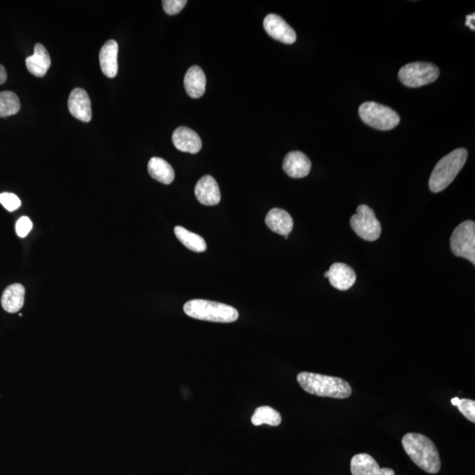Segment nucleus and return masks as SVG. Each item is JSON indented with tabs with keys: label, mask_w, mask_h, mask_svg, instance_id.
Listing matches in <instances>:
<instances>
[{
	"label": "nucleus",
	"mask_w": 475,
	"mask_h": 475,
	"mask_svg": "<svg viewBox=\"0 0 475 475\" xmlns=\"http://www.w3.org/2000/svg\"><path fill=\"white\" fill-rule=\"evenodd\" d=\"M360 118L365 124L378 131H390L398 126L400 118L391 107L373 102L363 103L359 107Z\"/></svg>",
	"instance_id": "5"
},
{
	"label": "nucleus",
	"mask_w": 475,
	"mask_h": 475,
	"mask_svg": "<svg viewBox=\"0 0 475 475\" xmlns=\"http://www.w3.org/2000/svg\"><path fill=\"white\" fill-rule=\"evenodd\" d=\"M328 272L329 283L339 291H347L356 283V272L353 269L344 263H333Z\"/></svg>",
	"instance_id": "15"
},
{
	"label": "nucleus",
	"mask_w": 475,
	"mask_h": 475,
	"mask_svg": "<svg viewBox=\"0 0 475 475\" xmlns=\"http://www.w3.org/2000/svg\"><path fill=\"white\" fill-rule=\"evenodd\" d=\"M33 223L28 217H21L16 223V233L18 237L25 238L31 233Z\"/></svg>",
	"instance_id": "28"
},
{
	"label": "nucleus",
	"mask_w": 475,
	"mask_h": 475,
	"mask_svg": "<svg viewBox=\"0 0 475 475\" xmlns=\"http://www.w3.org/2000/svg\"><path fill=\"white\" fill-rule=\"evenodd\" d=\"M186 0H164L162 1L163 9L169 16H176L186 6Z\"/></svg>",
	"instance_id": "27"
},
{
	"label": "nucleus",
	"mask_w": 475,
	"mask_h": 475,
	"mask_svg": "<svg viewBox=\"0 0 475 475\" xmlns=\"http://www.w3.org/2000/svg\"><path fill=\"white\" fill-rule=\"evenodd\" d=\"M25 288L21 284L9 285L3 292L1 305L7 313L16 314L24 305Z\"/></svg>",
	"instance_id": "20"
},
{
	"label": "nucleus",
	"mask_w": 475,
	"mask_h": 475,
	"mask_svg": "<svg viewBox=\"0 0 475 475\" xmlns=\"http://www.w3.org/2000/svg\"><path fill=\"white\" fill-rule=\"evenodd\" d=\"M352 475H395L391 469H380L372 456L360 454L354 456L351 462Z\"/></svg>",
	"instance_id": "13"
},
{
	"label": "nucleus",
	"mask_w": 475,
	"mask_h": 475,
	"mask_svg": "<svg viewBox=\"0 0 475 475\" xmlns=\"http://www.w3.org/2000/svg\"><path fill=\"white\" fill-rule=\"evenodd\" d=\"M265 31L273 39L285 44H293L296 42L297 35L294 29L287 21L277 14H270L263 21Z\"/></svg>",
	"instance_id": "9"
},
{
	"label": "nucleus",
	"mask_w": 475,
	"mask_h": 475,
	"mask_svg": "<svg viewBox=\"0 0 475 475\" xmlns=\"http://www.w3.org/2000/svg\"><path fill=\"white\" fill-rule=\"evenodd\" d=\"M7 80L6 70L2 65H0V85L5 84Z\"/></svg>",
	"instance_id": "30"
},
{
	"label": "nucleus",
	"mask_w": 475,
	"mask_h": 475,
	"mask_svg": "<svg viewBox=\"0 0 475 475\" xmlns=\"http://www.w3.org/2000/svg\"><path fill=\"white\" fill-rule=\"evenodd\" d=\"M404 450L415 465L425 472L437 474L441 469L439 451L433 442L418 433H408L402 441Z\"/></svg>",
	"instance_id": "1"
},
{
	"label": "nucleus",
	"mask_w": 475,
	"mask_h": 475,
	"mask_svg": "<svg viewBox=\"0 0 475 475\" xmlns=\"http://www.w3.org/2000/svg\"><path fill=\"white\" fill-rule=\"evenodd\" d=\"M184 87L191 98H200L206 92V76L198 65L189 68L184 78Z\"/></svg>",
	"instance_id": "19"
},
{
	"label": "nucleus",
	"mask_w": 475,
	"mask_h": 475,
	"mask_svg": "<svg viewBox=\"0 0 475 475\" xmlns=\"http://www.w3.org/2000/svg\"><path fill=\"white\" fill-rule=\"evenodd\" d=\"M266 225L274 233L283 236H289L293 229V220L287 210L274 208L267 214Z\"/></svg>",
	"instance_id": "17"
},
{
	"label": "nucleus",
	"mask_w": 475,
	"mask_h": 475,
	"mask_svg": "<svg viewBox=\"0 0 475 475\" xmlns=\"http://www.w3.org/2000/svg\"><path fill=\"white\" fill-rule=\"evenodd\" d=\"M467 157L469 153L465 148H459L442 158L429 178L430 191L439 193L447 188L465 166Z\"/></svg>",
	"instance_id": "3"
},
{
	"label": "nucleus",
	"mask_w": 475,
	"mask_h": 475,
	"mask_svg": "<svg viewBox=\"0 0 475 475\" xmlns=\"http://www.w3.org/2000/svg\"><path fill=\"white\" fill-rule=\"evenodd\" d=\"M172 140L176 149L183 153L198 154L202 148V140L198 133L184 126L174 132Z\"/></svg>",
	"instance_id": "12"
},
{
	"label": "nucleus",
	"mask_w": 475,
	"mask_h": 475,
	"mask_svg": "<svg viewBox=\"0 0 475 475\" xmlns=\"http://www.w3.org/2000/svg\"><path fill=\"white\" fill-rule=\"evenodd\" d=\"M452 253L459 257L469 260L475 265V224L467 220L461 223L452 233L451 238Z\"/></svg>",
	"instance_id": "7"
},
{
	"label": "nucleus",
	"mask_w": 475,
	"mask_h": 475,
	"mask_svg": "<svg viewBox=\"0 0 475 475\" xmlns=\"http://www.w3.org/2000/svg\"><path fill=\"white\" fill-rule=\"evenodd\" d=\"M183 310L188 316L201 321L230 323L239 318V311L235 307L206 299L189 300Z\"/></svg>",
	"instance_id": "4"
},
{
	"label": "nucleus",
	"mask_w": 475,
	"mask_h": 475,
	"mask_svg": "<svg viewBox=\"0 0 475 475\" xmlns=\"http://www.w3.org/2000/svg\"><path fill=\"white\" fill-rule=\"evenodd\" d=\"M459 400L460 399H459L458 397H455V398L452 399L451 402H452V405L457 406L459 402Z\"/></svg>",
	"instance_id": "31"
},
{
	"label": "nucleus",
	"mask_w": 475,
	"mask_h": 475,
	"mask_svg": "<svg viewBox=\"0 0 475 475\" xmlns=\"http://www.w3.org/2000/svg\"><path fill=\"white\" fill-rule=\"evenodd\" d=\"M475 14H470V16L466 17V26L469 27L472 31H475Z\"/></svg>",
	"instance_id": "29"
},
{
	"label": "nucleus",
	"mask_w": 475,
	"mask_h": 475,
	"mask_svg": "<svg viewBox=\"0 0 475 475\" xmlns=\"http://www.w3.org/2000/svg\"><path fill=\"white\" fill-rule=\"evenodd\" d=\"M439 69L432 63L415 62L404 65L399 72V79L406 87L417 88L433 83L439 79Z\"/></svg>",
	"instance_id": "6"
},
{
	"label": "nucleus",
	"mask_w": 475,
	"mask_h": 475,
	"mask_svg": "<svg viewBox=\"0 0 475 475\" xmlns=\"http://www.w3.org/2000/svg\"><path fill=\"white\" fill-rule=\"evenodd\" d=\"M117 55L118 43L114 40L107 41L100 51V65L107 77L114 78L117 75Z\"/></svg>",
	"instance_id": "18"
},
{
	"label": "nucleus",
	"mask_w": 475,
	"mask_h": 475,
	"mask_svg": "<svg viewBox=\"0 0 475 475\" xmlns=\"http://www.w3.org/2000/svg\"><path fill=\"white\" fill-rule=\"evenodd\" d=\"M351 225L356 235L367 241L377 240L381 235L380 221L374 211L365 204L358 207L356 213L351 218Z\"/></svg>",
	"instance_id": "8"
},
{
	"label": "nucleus",
	"mask_w": 475,
	"mask_h": 475,
	"mask_svg": "<svg viewBox=\"0 0 475 475\" xmlns=\"http://www.w3.org/2000/svg\"><path fill=\"white\" fill-rule=\"evenodd\" d=\"M459 410L465 417L467 420L475 422V402L473 400L462 399L459 400L457 406Z\"/></svg>",
	"instance_id": "25"
},
{
	"label": "nucleus",
	"mask_w": 475,
	"mask_h": 475,
	"mask_svg": "<svg viewBox=\"0 0 475 475\" xmlns=\"http://www.w3.org/2000/svg\"><path fill=\"white\" fill-rule=\"evenodd\" d=\"M68 107L72 116L78 120L89 122L92 119L91 100L82 88H75L70 92Z\"/></svg>",
	"instance_id": "10"
},
{
	"label": "nucleus",
	"mask_w": 475,
	"mask_h": 475,
	"mask_svg": "<svg viewBox=\"0 0 475 475\" xmlns=\"http://www.w3.org/2000/svg\"><path fill=\"white\" fill-rule=\"evenodd\" d=\"M26 65L28 72L36 77L42 78L46 75L51 65V58L43 44H36L34 54L26 59Z\"/></svg>",
	"instance_id": "16"
},
{
	"label": "nucleus",
	"mask_w": 475,
	"mask_h": 475,
	"mask_svg": "<svg viewBox=\"0 0 475 475\" xmlns=\"http://www.w3.org/2000/svg\"><path fill=\"white\" fill-rule=\"evenodd\" d=\"M300 387L310 395L346 399L351 395V385L343 378L313 373H300L297 377Z\"/></svg>",
	"instance_id": "2"
},
{
	"label": "nucleus",
	"mask_w": 475,
	"mask_h": 475,
	"mask_svg": "<svg viewBox=\"0 0 475 475\" xmlns=\"http://www.w3.org/2000/svg\"><path fill=\"white\" fill-rule=\"evenodd\" d=\"M174 235L189 250L196 252V253H202L206 250L207 245L203 238L196 233L189 232L183 226H176L174 228Z\"/></svg>",
	"instance_id": "22"
},
{
	"label": "nucleus",
	"mask_w": 475,
	"mask_h": 475,
	"mask_svg": "<svg viewBox=\"0 0 475 475\" xmlns=\"http://www.w3.org/2000/svg\"><path fill=\"white\" fill-rule=\"evenodd\" d=\"M0 203L9 211L16 210L21 206V199L16 195L7 192L0 194Z\"/></svg>",
	"instance_id": "26"
},
{
	"label": "nucleus",
	"mask_w": 475,
	"mask_h": 475,
	"mask_svg": "<svg viewBox=\"0 0 475 475\" xmlns=\"http://www.w3.org/2000/svg\"><path fill=\"white\" fill-rule=\"evenodd\" d=\"M21 110L20 99L14 92H0V117L14 116Z\"/></svg>",
	"instance_id": "24"
},
{
	"label": "nucleus",
	"mask_w": 475,
	"mask_h": 475,
	"mask_svg": "<svg viewBox=\"0 0 475 475\" xmlns=\"http://www.w3.org/2000/svg\"><path fill=\"white\" fill-rule=\"evenodd\" d=\"M196 198L206 206H217L221 200V193L217 181L213 176H206L198 181L195 188Z\"/></svg>",
	"instance_id": "11"
},
{
	"label": "nucleus",
	"mask_w": 475,
	"mask_h": 475,
	"mask_svg": "<svg viewBox=\"0 0 475 475\" xmlns=\"http://www.w3.org/2000/svg\"><path fill=\"white\" fill-rule=\"evenodd\" d=\"M311 163L309 158L301 151H291L284 159L283 169L289 177L299 179L309 174Z\"/></svg>",
	"instance_id": "14"
},
{
	"label": "nucleus",
	"mask_w": 475,
	"mask_h": 475,
	"mask_svg": "<svg viewBox=\"0 0 475 475\" xmlns=\"http://www.w3.org/2000/svg\"><path fill=\"white\" fill-rule=\"evenodd\" d=\"M148 173L154 180L166 185L172 183L176 177L172 166L165 159L159 157L150 159L148 163Z\"/></svg>",
	"instance_id": "21"
},
{
	"label": "nucleus",
	"mask_w": 475,
	"mask_h": 475,
	"mask_svg": "<svg viewBox=\"0 0 475 475\" xmlns=\"http://www.w3.org/2000/svg\"><path fill=\"white\" fill-rule=\"evenodd\" d=\"M252 424L255 426L268 425L270 426H278L282 422V417L279 412L274 408L263 406L260 407L255 411L251 418Z\"/></svg>",
	"instance_id": "23"
}]
</instances>
